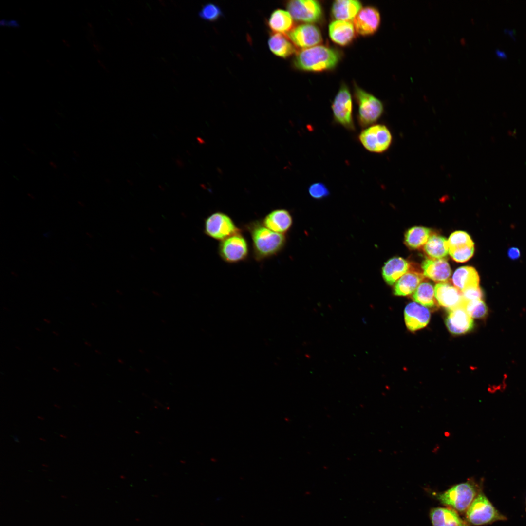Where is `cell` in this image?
<instances>
[{"label": "cell", "mask_w": 526, "mask_h": 526, "mask_svg": "<svg viewBox=\"0 0 526 526\" xmlns=\"http://www.w3.org/2000/svg\"><path fill=\"white\" fill-rule=\"evenodd\" d=\"M245 227L252 240L253 257L258 261L277 255L285 245V235L271 231L261 221L249 222Z\"/></svg>", "instance_id": "1"}, {"label": "cell", "mask_w": 526, "mask_h": 526, "mask_svg": "<svg viewBox=\"0 0 526 526\" xmlns=\"http://www.w3.org/2000/svg\"><path fill=\"white\" fill-rule=\"evenodd\" d=\"M340 58V55L338 50L317 45L299 52L294 59V65L299 70L320 72L335 68Z\"/></svg>", "instance_id": "2"}, {"label": "cell", "mask_w": 526, "mask_h": 526, "mask_svg": "<svg viewBox=\"0 0 526 526\" xmlns=\"http://www.w3.org/2000/svg\"><path fill=\"white\" fill-rule=\"evenodd\" d=\"M482 490L479 484L471 479L455 485L444 492L437 493L435 496L442 504L457 512L464 513Z\"/></svg>", "instance_id": "3"}, {"label": "cell", "mask_w": 526, "mask_h": 526, "mask_svg": "<svg viewBox=\"0 0 526 526\" xmlns=\"http://www.w3.org/2000/svg\"><path fill=\"white\" fill-rule=\"evenodd\" d=\"M467 522L473 526L492 524L498 521L507 520L487 497L482 490L473 500L465 512Z\"/></svg>", "instance_id": "4"}, {"label": "cell", "mask_w": 526, "mask_h": 526, "mask_svg": "<svg viewBox=\"0 0 526 526\" xmlns=\"http://www.w3.org/2000/svg\"><path fill=\"white\" fill-rule=\"evenodd\" d=\"M354 96L358 107L357 121L361 127H369L381 116L384 107L379 99L357 86Z\"/></svg>", "instance_id": "5"}, {"label": "cell", "mask_w": 526, "mask_h": 526, "mask_svg": "<svg viewBox=\"0 0 526 526\" xmlns=\"http://www.w3.org/2000/svg\"><path fill=\"white\" fill-rule=\"evenodd\" d=\"M241 232L231 218L222 212H215L205 220L204 232L207 236L222 241Z\"/></svg>", "instance_id": "6"}, {"label": "cell", "mask_w": 526, "mask_h": 526, "mask_svg": "<svg viewBox=\"0 0 526 526\" xmlns=\"http://www.w3.org/2000/svg\"><path fill=\"white\" fill-rule=\"evenodd\" d=\"M359 140L369 151L382 153L387 150L392 141V134L388 128L382 124L373 125L363 130Z\"/></svg>", "instance_id": "7"}, {"label": "cell", "mask_w": 526, "mask_h": 526, "mask_svg": "<svg viewBox=\"0 0 526 526\" xmlns=\"http://www.w3.org/2000/svg\"><path fill=\"white\" fill-rule=\"evenodd\" d=\"M334 120L338 124L351 131L355 130L352 115L353 104L348 87L343 84L332 103Z\"/></svg>", "instance_id": "8"}, {"label": "cell", "mask_w": 526, "mask_h": 526, "mask_svg": "<svg viewBox=\"0 0 526 526\" xmlns=\"http://www.w3.org/2000/svg\"><path fill=\"white\" fill-rule=\"evenodd\" d=\"M249 249L247 241L240 232L220 241L218 254L224 262L236 263L246 260Z\"/></svg>", "instance_id": "9"}, {"label": "cell", "mask_w": 526, "mask_h": 526, "mask_svg": "<svg viewBox=\"0 0 526 526\" xmlns=\"http://www.w3.org/2000/svg\"><path fill=\"white\" fill-rule=\"evenodd\" d=\"M286 6L292 18L298 21L314 23L322 16V7L317 0H292L288 1Z\"/></svg>", "instance_id": "10"}, {"label": "cell", "mask_w": 526, "mask_h": 526, "mask_svg": "<svg viewBox=\"0 0 526 526\" xmlns=\"http://www.w3.org/2000/svg\"><path fill=\"white\" fill-rule=\"evenodd\" d=\"M287 35V37L295 46L302 49L317 46L322 41L319 29L312 24L299 25Z\"/></svg>", "instance_id": "11"}, {"label": "cell", "mask_w": 526, "mask_h": 526, "mask_svg": "<svg viewBox=\"0 0 526 526\" xmlns=\"http://www.w3.org/2000/svg\"><path fill=\"white\" fill-rule=\"evenodd\" d=\"M381 21L377 9L372 6L362 8L353 20L357 33L362 36L374 34L378 30Z\"/></svg>", "instance_id": "12"}, {"label": "cell", "mask_w": 526, "mask_h": 526, "mask_svg": "<svg viewBox=\"0 0 526 526\" xmlns=\"http://www.w3.org/2000/svg\"><path fill=\"white\" fill-rule=\"evenodd\" d=\"M434 296L438 304L448 310L463 306L465 301L462 292L448 282L435 285Z\"/></svg>", "instance_id": "13"}, {"label": "cell", "mask_w": 526, "mask_h": 526, "mask_svg": "<svg viewBox=\"0 0 526 526\" xmlns=\"http://www.w3.org/2000/svg\"><path fill=\"white\" fill-rule=\"evenodd\" d=\"M449 331L453 334L460 335L470 331L473 327V320L463 306L449 310L445 320Z\"/></svg>", "instance_id": "14"}, {"label": "cell", "mask_w": 526, "mask_h": 526, "mask_svg": "<svg viewBox=\"0 0 526 526\" xmlns=\"http://www.w3.org/2000/svg\"><path fill=\"white\" fill-rule=\"evenodd\" d=\"M404 318L406 327L411 331L425 327L430 319L429 310L416 302H411L405 307Z\"/></svg>", "instance_id": "15"}, {"label": "cell", "mask_w": 526, "mask_h": 526, "mask_svg": "<svg viewBox=\"0 0 526 526\" xmlns=\"http://www.w3.org/2000/svg\"><path fill=\"white\" fill-rule=\"evenodd\" d=\"M356 30L351 21L335 20L331 22L328 27L331 39L340 46H346L354 39Z\"/></svg>", "instance_id": "16"}, {"label": "cell", "mask_w": 526, "mask_h": 526, "mask_svg": "<svg viewBox=\"0 0 526 526\" xmlns=\"http://www.w3.org/2000/svg\"><path fill=\"white\" fill-rule=\"evenodd\" d=\"M261 222L264 226L271 231L284 234L292 226L293 220L288 210L277 209L270 212Z\"/></svg>", "instance_id": "17"}, {"label": "cell", "mask_w": 526, "mask_h": 526, "mask_svg": "<svg viewBox=\"0 0 526 526\" xmlns=\"http://www.w3.org/2000/svg\"><path fill=\"white\" fill-rule=\"evenodd\" d=\"M429 514L432 526H470L456 511L450 507H433Z\"/></svg>", "instance_id": "18"}, {"label": "cell", "mask_w": 526, "mask_h": 526, "mask_svg": "<svg viewBox=\"0 0 526 526\" xmlns=\"http://www.w3.org/2000/svg\"><path fill=\"white\" fill-rule=\"evenodd\" d=\"M424 276L434 281L446 282L451 275L449 264L444 259H426L422 263Z\"/></svg>", "instance_id": "19"}, {"label": "cell", "mask_w": 526, "mask_h": 526, "mask_svg": "<svg viewBox=\"0 0 526 526\" xmlns=\"http://www.w3.org/2000/svg\"><path fill=\"white\" fill-rule=\"evenodd\" d=\"M361 9V3L358 0H337L332 4L331 14L336 20L351 21Z\"/></svg>", "instance_id": "20"}, {"label": "cell", "mask_w": 526, "mask_h": 526, "mask_svg": "<svg viewBox=\"0 0 526 526\" xmlns=\"http://www.w3.org/2000/svg\"><path fill=\"white\" fill-rule=\"evenodd\" d=\"M410 265L401 257H394L388 260L382 267V274L386 282L390 285L408 272Z\"/></svg>", "instance_id": "21"}, {"label": "cell", "mask_w": 526, "mask_h": 526, "mask_svg": "<svg viewBox=\"0 0 526 526\" xmlns=\"http://www.w3.org/2000/svg\"><path fill=\"white\" fill-rule=\"evenodd\" d=\"M452 281L453 285L461 292L474 287L479 286V276L476 269L465 266L457 268L454 272Z\"/></svg>", "instance_id": "22"}, {"label": "cell", "mask_w": 526, "mask_h": 526, "mask_svg": "<svg viewBox=\"0 0 526 526\" xmlns=\"http://www.w3.org/2000/svg\"><path fill=\"white\" fill-rule=\"evenodd\" d=\"M267 25L273 33L287 35L294 28V22L288 11L277 9L270 14Z\"/></svg>", "instance_id": "23"}, {"label": "cell", "mask_w": 526, "mask_h": 526, "mask_svg": "<svg viewBox=\"0 0 526 526\" xmlns=\"http://www.w3.org/2000/svg\"><path fill=\"white\" fill-rule=\"evenodd\" d=\"M424 279V275L415 271H408L395 283L394 294L396 296H407L416 290Z\"/></svg>", "instance_id": "24"}, {"label": "cell", "mask_w": 526, "mask_h": 526, "mask_svg": "<svg viewBox=\"0 0 526 526\" xmlns=\"http://www.w3.org/2000/svg\"><path fill=\"white\" fill-rule=\"evenodd\" d=\"M271 52L277 56L286 58L296 52L295 45L286 35L272 33L268 41Z\"/></svg>", "instance_id": "25"}, {"label": "cell", "mask_w": 526, "mask_h": 526, "mask_svg": "<svg viewBox=\"0 0 526 526\" xmlns=\"http://www.w3.org/2000/svg\"><path fill=\"white\" fill-rule=\"evenodd\" d=\"M423 248L426 254L432 259H443L449 254L448 240L435 234L430 236Z\"/></svg>", "instance_id": "26"}, {"label": "cell", "mask_w": 526, "mask_h": 526, "mask_svg": "<svg viewBox=\"0 0 526 526\" xmlns=\"http://www.w3.org/2000/svg\"><path fill=\"white\" fill-rule=\"evenodd\" d=\"M431 235V230L428 228L414 226L406 232L405 243L411 248L418 249L424 246Z\"/></svg>", "instance_id": "27"}, {"label": "cell", "mask_w": 526, "mask_h": 526, "mask_svg": "<svg viewBox=\"0 0 526 526\" xmlns=\"http://www.w3.org/2000/svg\"><path fill=\"white\" fill-rule=\"evenodd\" d=\"M413 300L424 306L435 305L434 288L431 283L424 282L420 283L412 296Z\"/></svg>", "instance_id": "28"}, {"label": "cell", "mask_w": 526, "mask_h": 526, "mask_svg": "<svg viewBox=\"0 0 526 526\" xmlns=\"http://www.w3.org/2000/svg\"><path fill=\"white\" fill-rule=\"evenodd\" d=\"M463 307L472 318H484L488 312V307L482 299L465 301Z\"/></svg>", "instance_id": "29"}, {"label": "cell", "mask_w": 526, "mask_h": 526, "mask_svg": "<svg viewBox=\"0 0 526 526\" xmlns=\"http://www.w3.org/2000/svg\"><path fill=\"white\" fill-rule=\"evenodd\" d=\"M474 252V244L467 245L449 250V254L452 259L459 263L468 261L472 257Z\"/></svg>", "instance_id": "30"}, {"label": "cell", "mask_w": 526, "mask_h": 526, "mask_svg": "<svg viewBox=\"0 0 526 526\" xmlns=\"http://www.w3.org/2000/svg\"><path fill=\"white\" fill-rule=\"evenodd\" d=\"M449 249L468 244H474L470 236L466 232L456 231L450 236L448 240Z\"/></svg>", "instance_id": "31"}, {"label": "cell", "mask_w": 526, "mask_h": 526, "mask_svg": "<svg viewBox=\"0 0 526 526\" xmlns=\"http://www.w3.org/2000/svg\"><path fill=\"white\" fill-rule=\"evenodd\" d=\"M199 16L203 19L209 21H215L222 15L220 7L214 3L204 5L199 13Z\"/></svg>", "instance_id": "32"}, {"label": "cell", "mask_w": 526, "mask_h": 526, "mask_svg": "<svg viewBox=\"0 0 526 526\" xmlns=\"http://www.w3.org/2000/svg\"><path fill=\"white\" fill-rule=\"evenodd\" d=\"M308 192L313 198L320 199L329 195V191L326 186L321 182L312 184L308 188Z\"/></svg>", "instance_id": "33"}, {"label": "cell", "mask_w": 526, "mask_h": 526, "mask_svg": "<svg viewBox=\"0 0 526 526\" xmlns=\"http://www.w3.org/2000/svg\"><path fill=\"white\" fill-rule=\"evenodd\" d=\"M465 301L482 299L483 293L479 286L471 287L462 292Z\"/></svg>", "instance_id": "34"}, {"label": "cell", "mask_w": 526, "mask_h": 526, "mask_svg": "<svg viewBox=\"0 0 526 526\" xmlns=\"http://www.w3.org/2000/svg\"><path fill=\"white\" fill-rule=\"evenodd\" d=\"M520 251L517 247H511L507 251L508 257L512 260L518 259L520 257Z\"/></svg>", "instance_id": "35"}, {"label": "cell", "mask_w": 526, "mask_h": 526, "mask_svg": "<svg viewBox=\"0 0 526 526\" xmlns=\"http://www.w3.org/2000/svg\"><path fill=\"white\" fill-rule=\"evenodd\" d=\"M495 52L496 54L500 57L507 58V56L504 51H502L499 49H496Z\"/></svg>", "instance_id": "36"}, {"label": "cell", "mask_w": 526, "mask_h": 526, "mask_svg": "<svg viewBox=\"0 0 526 526\" xmlns=\"http://www.w3.org/2000/svg\"><path fill=\"white\" fill-rule=\"evenodd\" d=\"M504 31L505 32L509 33L513 37V38H515L514 36H513V34L514 33V30H510L507 29H505Z\"/></svg>", "instance_id": "37"}, {"label": "cell", "mask_w": 526, "mask_h": 526, "mask_svg": "<svg viewBox=\"0 0 526 526\" xmlns=\"http://www.w3.org/2000/svg\"></svg>", "instance_id": "38"}]
</instances>
